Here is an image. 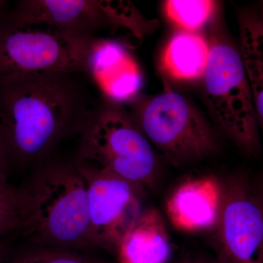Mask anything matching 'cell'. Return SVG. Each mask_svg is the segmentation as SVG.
I'll return each instance as SVG.
<instances>
[{
    "label": "cell",
    "instance_id": "15",
    "mask_svg": "<svg viewBox=\"0 0 263 263\" xmlns=\"http://www.w3.org/2000/svg\"><path fill=\"white\" fill-rule=\"evenodd\" d=\"M217 4L210 0H170L164 3L166 15L175 24L194 32L212 18Z\"/></svg>",
    "mask_w": 263,
    "mask_h": 263
},
{
    "label": "cell",
    "instance_id": "14",
    "mask_svg": "<svg viewBox=\"0 0 263 263\" xmlns=\"http://www.w3.org/2000/svg\"><path fill=\"white\" fill-rule=\"evenodd\" d=\"M240 41L243 67L253 95L259 125L263 122V27L262 22L252 15L240 20Z\"/></svg>",
    "mask_w": 263,
    "mask_h": 263
},
{
    "label": "cell",
    "instance_id": "17",
    "mask_svg": "<svg viewBox=\"0 0 263 263\" xmlns=\"http://www.w3.org/2000/svg\"><path fill=\"white\" fill-rule=\"evenodd\" d=\"M22 192L10 186L5 175H0V211L17 212L20 214Z\"/></svg>",
    "mask_w": 263,
    "mask_h": 263
},
{
    "label": "cell",
    "instance_id": "9",
    "mask_svg": "<svg viewBox=\"0 0 263 263\" xmlns=\"http://www.w3.org/2000/svg\"><path fill=\"white\" fill-rule=\"evenodd\" d=\"M10 22L43 27L80 38H92L104 24L112 22L108 2L91 0L21 1Z\"/></svg>",
    "mask_w": 263,
    "mask_h": 263
},
{
    "label": "cell",
    "instance_id": "3",
    "mask_svg": "<svg viewBox=\"0 0 263 263\" xmlns=\"http://www.w3.org/2000/svg\"><path fill=\"white\" fill-rule=\"evenodd\" d=\"M76 164L114 175L143 188L154 184L157 171L153 146L133 117L114 106L91 114L81 133Z\"/></svg>",
    "mask_w": 263,
    "mask_h": 263
},
{
    "label": "cell",
    "instance_id": "20",
    "mask_svg": "<svg viewBox=\"0 0 263 263\" xmlns=\"http://www.w3.org/2000/svg\"><path fill=\"white\" fill-rule=\"evenodd\" d=\"M2 257H3V249H2L1 246H0V263H2Z\"/></svg>",
    "mask_w": 263,
    "mask_h": 263
},
{
    "label": "cell",
    "instance_id": "8",
    "mask_svg": "<svg viewBox=\"0 0 263 263\" xmlns=\"http://www.w3.org/2000/svg\"><path fill=\"white\" fill-rule=\"evenodd\" d=\"M77 167L87 187L90 245L116 251L123 235L144 210V188L107 173Z\"/></svg>",
    "mask_w": 263,
    "mask_h": 263
},
{
    "label": "cell",
    "instance_id": "16",
    "mask_svg": "<svg viewBox=\"0 0 263 263\" xmlns=\"http://www.w3.org/2000/svg\"><path fill=\"white\" fill-rule=\"evenodd\" d=\"M10 263H106L72 249L32 246L22 251Z\"/></svg>",
    "mask_w": 263,
    "mask_h": 263
},
{
    "label": "cell",
    "instance_id": "6",
    "mask_svg": "<svg viewBox=\"0 0 263 263\" xmlns=\"http://www.w3.org/2000/svg\"><path fill=\"white\" fill-rule=\"evenodd\" d=\"M94 40L9 22L0 29V81L60 72H84Z\"/></svg>",
    "mask_w": 263,
    "mask_h": 263
},
{
    "label": "cell",
    "instance_id": "2",
    "mask_svg": "<svg viewBox=\"0 0 263 263\" xmlns=\"http://www.w3.org/2000/svg\"><path fill=\"white\" fill-rule=\"evenodd\" d=\"M21 192L19 230L32 246L91 249L87 187L76 164L43 166Z\"/></svg>",
    "mask_w": 263,
    "mask_h": 263
},
{
    "label": "cell",
    "instance_id": "21",
    "mask_svg": "<svg viewBox=\"0 0 263 263\" xmlns=\"http://www.w3.org/2000/svg\"><path fill=\"white\" fill-rule=\"evenodd\" d=\"M3 2L0 1V12H1L2 5H3Z\"/></svg>",
    "mask_w": 263,
    "mask_h": 263
},
{
    "label": "cell",
    "instance_id": "7",
    "mask_svg": "<svg viewBox=\"0 0 263 263\" xmlns=\"http://www.w3.org/2000/svg\"><path fill=\"white\" fill-rule=\"evenodd\" d=\"M221 183L220 214L212 230L217 263H263L262 197L242 176Z\"/></svg>",
    "mask_w": 263,
    "mask_h": 263
},
{
    "label": "cell",
    "instance_id": "11",
    "mask_svg": "<svg viewBox=\"0 0 263 263\" xmlns=\"http://www.w3.org/2000/svg\"><path fill=\"white\" fill-rule=\"evenodd\" d=\"M85 72L92 76L104 94L114 102L132 100L142 86L136 61L125 48L113 41H93Z\"/></svg>",
    "mask_w": 263,
    "mask_h": 263
},
{
    "label": "cell",
    "instance_id": "4",
    "mask_svg": "<svg viewBox=\"0 0 263 263\" xmlns=\"http://www.w3.org/2000/svg\"><path fill=\"white\" fill-rule=\"evenodd\" d=\"M204 73V98L218 127L240 150H260L253 95L239 52L224 34L213 31Z\"/></svg>",
    "mask_w": 263,
    "mask_h": 263
},
{
    "label": "cell",
    "instance_id": "1",
    "mask_svg": "<svg viewBox=\"0 0 263 263\" xmlns=\"http://www.w3.org/2000/svg\"><path fill=\"white\" fill-rule=\"evenodd\" d=\"M77 73L0 81V137L8 156L37 160L69 135L82 133L94 110Z\"/></svg>",
    "mask_w": 263,
    "mask_h": 263
},
{
    "label": "cell",
    "instance_id": "18",
    "mask_svg": "<svg viewBox=\"0 0 263 263\" xmlns=\"http://www.w3.org/2000/svg\"><path fill=\"white\" fill-rule=\"evenodd\" d=\"M20 214L17 212L0 211V237L11 231L19 229Z\"/></svg>",
    "mask_w": 263,
    "mask_h": 263
},
{
    "label": "cell",
    "instance_id": "12",
    "mask_svg": "<svg viewBox=\"0 0 263 263\" xmlns=\"http://www.w3.org/2000/svg\"><path fill=\"white\" fill-rule=\"evenodd\" d=\"M116 252L119 263H167L172 247L165 221L155 208L144 209L123 235Z\"/></svg>",
    "mask_w": 263,
    "mask_h": 263
},
{
    "label": "cell",
    "instance_id": "10",
    "mask_svg": "<svg viewBox=\"0 0 263 263\" xmlns=\"http://www.w3.org/2000/svg\"><path fill=\"white\" fill-rule=\"evenodd\" d=\"M222 183L214 176L190 178L174 190L166 202L176 229L197 233L214 229L220 214Z\"/></svg>",
    "mask_w": 263,
    "mask_h": 263
},
{
    "label": "cell",
    "instance_id": "22",
    "mask_svg": "<svg viewBox=\"0 0 263 263\" xmlns=\"http://www.w3.org/2000/svg\"><path fill=\"white\" fill-rule=\"evenodd\" d=\"M187 263H204L201 262H187Z\"/></svg>",
    "mask_w": 263,
    "mask_h": 263
},
{
    "label": "cell",
    "instance_id": "13",
    "mask_svg": "<svg viewBox=\"0 0 263 263\" xmlns=\"http://www.w3.org/2000/svg\"><path fill=\"white\" fill-rule=\"evenodd\" d=\"M209 54V43L201 35L183 31L167 43L162 54V67L176 80H197L203 77Z\"/></svg>",
    "mask_w": 263,
    "mask_h": 263
},
{
    "label": "cell",
    "instance_id": "19",
    "mask_svg": "<svg viewBox=\"0 0 263 263\" xmlns=\"http://www.w3.org/2000/svg\"><path fill=\"white\" fill-rule=\"evenodd\" d=\"M7 158H8V155L0 137V175H5V170L6 168Z\"/></svg>",
    "mask_w": 263,
    "mask_h": 263
},
{
    "label": "cell",
    "instance_id": "5",
    "mask_svg": "<svg viewBox=\"0 0 263 263\" xmlns=\"http://www.w3.org/2000/svg\"><path fill=\"white\" fill-rule=\"evenodd\" d=\"M133 119L152 146L176 167L196 162L218 150L215 134L182 95L169 88L135 108Z\"/></svg>",
    "mask_w": 263,
    "mask_h": 263
}]
</instances>
